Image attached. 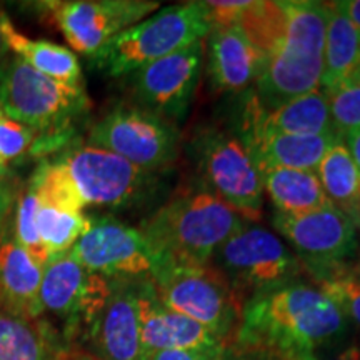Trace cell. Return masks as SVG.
<instances>
[{"mask_svg":"<svg viewBox=\"0 0 360 360\" xmlns=\"http://www.w3.org/2000/svg\"><path fill=\"white\" fill-rule=\"evenodd\" d=\"M328 17L323 47L321 87H335L350 77L360 65V34L345 15L340 2H327Z\"/></svg>","mask_w":360,"mask_h":360,"instance_id":"obj_24","label":"cell"},{"mask_svg":"<svg viewBox=\"0 0 360 360\" xmlns=\"http://www.w3.org/2000/svg\"><path fill=\"white\" fill-rule=\"evenodd\" d=\"M112 278L90 272L67 252L44 265L40 305L64 326V342L84 339L110 295Z\"/></svg>","mask_w":360,"mask_h":360,"instance_id":"obj_10","label":"cell"},{"mask_svg":"<svg viewBox=\"0 0 360 360\" xmlns=\"http://www.w3.org/2000/svg\"><path fill=\"white\" fill-rule=\"evenodd\" d=\"M287 22L289 17L285 2H249L237 27L249 42L269 58L282 44Z\"/></svg>","mask_w":360,"mask_h":360,"instance_id":"obj_26","label":"cell"},{"mask_svg":"<svg viewBox=\"0 0 360 360\" xmlns=\"http://www.w3.org/2000/svg\"><path fill=\"white\" fill-rule=\"evenodd\" d=\"M90 219L84 214L67 212L57 207L42 204L37 210V231L51 259L64 255L89 231Z\"/></svg>","mask_w":360,"mask_h":360,"instance_id":"obj_27","label":"cell"},{"mask_svg":"<svg viewBox=\"0 0 360 360\" xmlns=\"http://www.w3.org/2000/svg\"><path fill=\"white\" fill-rule=\"evenodd\" d=\"M177 125L139 105H119L92 125L87 146L103 148L147 172L169 169L179 157Z\"/></svg>","mask_w":360,"mask_h":360,"instance_id":"obj_7","label":"cell"},{"mask_svg":"<svg viewBox=\"0 0 360 360\" xmlns=\"http://www.w3.org/2000/svg\"><path fill=\"white\" fill-rule=\"evenodd\" d=\"M212 27L205 2H186L160 8L110 40L90 57L109 77H125L142 67L202 42Z\"/></svg>","mask_w":360,"mask_h":360,"instance_id":"obj_4","label":"cell"},{"mask_svg":"<svg viewBox=\"0 0 360 360\" xmlns=\"http://www.w3.org/2000/svg\"><path fill=\"white\" fill-rule=\"evenodd\" d=\"M58 162L65 167L85 207L122 209L135 205L148 199L157 186L155 174L98 147L72 148Z\"/></svg>","mask_w":360,"mask_h":360,"instance_id":"obj_11","label":"cell"},{"mask_svg":"<svg viewBox=\"0 0 360 360\" xmlns=\"http://www.w3.org/2000/svg\"><path fill=\"white\" fill-rule=\"evenodd\" d=\"M193 152L210 193L227 202L245 222L262 217V174L238 135L209 130L195 139Z\"/></svg>","mask_w":360,"mask_h":360,"instance_id":"obj_8","label":"cell"},{"mask_svg":"<svg viewBox=\"0 0 360 360\" xmlns=\"http://www.w3.org/2000/svg\"><path fill=\"white\" fill-rule=\"evenodd\" d=\"M64 340L44 322L27 321L0 309V360H72Z\"/></svg>","mask_w":360,"mask_h":360,"instance_id":"obj_21","label":"cell"},{"mask_svg":"<svg viewBox=\"0 0 360 360\" xmlns=\"http://www.w3.org/2000/svg\"><path fill=\"white\" fill-rule=\"evenodd\" d=\"M2 34L6 47L13 56L20 57L40 74L69 85H82V69L79 58L70 49L49 42V40H32L19 32L8 17L2 15Z\"/></svg>","mask_w":360,"mask_h":360,"instance_id":"obj_23","label":"cell"},{"mask_svg":"<svg viewBox=\"0 0 360 360\" xmlns=\"http://www.w3.org/2000/svg\"><path fill=\"white\" fill-rule=\"evenodd\" d=\"M340 6L344 8L345 15L349 17V20L352 22V25L360 34V0H344V2H340Z\"/></svg>","mask_w":360,"mask_h":360,"instance_id":"obj_36","label":"cell"},{"mask_svg":"<svg viewBox=\"0 0 360 360\" xmlns=\"http://www.w3.org/2000/svg\"><path fill=\"white\" fill-rule=\"evenodd\" d=\"M207 11H209L210 27L214 29H229L236 27L242 12L249 6L247 0H238V2H231V0H219V2H205Z\"/></svg>","mask_w":360,"mask_h":360,"instance_id":"obj_33","label":"cell"},{"mask_svg":"<svg viewBox=\"0 0 360 360\" xmlns=\"http://www.w3.org/2000/svg\"><path fill=\"white\" fill-rule=\"evenodd\" d=\"M207 72L217 92H242L257 84L267 57L249 42L238 27L214 29L209 34Z\"/></svg>","mask_w":360,"mask_h":360,"instance_id":"obj_19","label":"cell"},{"mask_svg":"<svg viewBox=\"0 0 360 360\" xmlns=\"http://www.w3.org/2000/svg\"><path fill=\"white\" fill-rule=\"evenodd\" d=\"M222 360H260V359L254 357V355L245 354V352H240V350H237V349H229L227 347Z\"/></svg>","mask_w":360,"mask_h":360,"instance_id":"obj_39","label":"cell"},{"mask_svg":"<svg viewBox=\"0 0 360 360\" xmlns=\"http://www.w3.org/2000/svg\"><path fill=\"white\" fill-rule=\"evenodd\" d=\"M285 4L289 17L285 35L277 51L267 58L262 75L255 84V97L265 112L321 90L327 2L299 0Z\"/></svg>","mask_w":360,"mask_h":360,"instance_id":"obj_3","label":"cell"},{"mask_svg":"<svg viewBox=\"0 0 360 360\" xmlns=\"http://www.w3.org/2000/svg\"><path fill=\"white\" fill-rule=\"evenodd\" d=\"M72 360H96L94 357H87V355H80V354H74Z\"/></svg>","mask_w":360,"mask_h":360,"instance_id":"obj_41","label":"cell"},{"mask_svg":"<svg viewBox=\"0 0 360 360\" xmlns=\"http://www.w3.org/2000/svg\"><path fill=\"white\" fill-rule=\"evenodd\" d=\"M69 254L90 272L107 278L150 277L157 262L141 229L110 217L90 219L89 231Z\"/></svg>","mask_w":360,"mask_h":360,"instance_id":"obj_14","label":"cell"},{"mask_svg":"<svg viewBox=\"0 0 360 360\" xmlns=\"http://www.w3.org/2000/svg\"><path fill=\"white\" fill-rule=\"evenodd\" d=\"M4 114V112H2V109H0V115H2Z\"/></svg>","mask_w":360,"mask_h":360,"instance_id":"obj_44","label":"cell"},{"mask_svg":"<svg viewBox=\"0 0 360 360\" xmlns=\"http://www.w3.org/2000/svg\"><path fill=\"white\" fill-rule=\"evenodd\" d=\"M204 40L130 74L135 105L177 125L186 119L200 80Z\"/></svg>","mask_w":360,"mask_h":360,"instance_id":"obj_12","label":"cell"},{"mask_svg":"<svg viewBox=\"0 0 360 360\" xmlns=\"http://www.w3.org/2000/svg\"><path fill=\"white\" fill-rule=\"evenodd\" d=\"M37 132L29 125L17 122L7 115H0V159L6 164L20 159L32 147Z\"/></svg>","mask_w":360,"mask_h":360,"instance_id":"obj_32","label":"cell"},{"mask_svg":"<svg viewBox=\"0 0 360 360\" xmlns=\"http://www.w3.org/2000/svg\"><path fill=\"white\" fill-rule=\"evenodd\" d=\"M2 15L4 12L0 11V56H2L4 47H6V40H4V34H2Z\"/></svg>","mask_w":360,"mask_h":360,"instance_id":"obj_40","label":"cell"},{"mask_svg":"<svg viewBox=\"0 0 360 360\" xmlns=\"http://www.w3.org/2000/svg\"><path fill=\"white\" fill-rule=\"evenodd\" d=\"M339 142L334 132L317 135L294 134H262L244 142L259 170L294 169L315 172L323 155Z\"/></svg>","mask_w":360,"mask_h":360,"instance_id":"obj_20","label":"cell"},{"mask_svg":"<svg viewBox=\"0 0 360 360\" xmlns=\"http://www.w3.org/2000/svg\"><path fill=\"white\" fill-rule=\"evenodd\" d=\"M323 92L330 112L332 132L337 139L340 141L360 129V65L344 82Z\"/></svg>","mask_w":360,"mask_h":360,"instance_id":"obj_29","label":"cell"},{"mask_svg":"<svg viewBox=\"0 0 360 360\" xmlns=\"http://www.w3.org/2000/svg\"><path fill=\"white\" fill-rule=\"evenodd\" d=\"M159 7L148 0H74L51 4V12L72 51L94 57Z\"/></svg>","mask_w":360,"mask_h":360,"instance_id":"obj_13","label":"cell"},{"mask_svg":"<svg viewBox=\"0 0 360 360\" xmlns=\"http://www.w3.org/2000/svg\"><path fill=\"white\" fill-rule=\"evenodd\" d=\"M264 192L278 214L302 215L334 207L327 199L317 174L310 170L264 169Z\"/></svg>","mask_w":360,"mask_h":360,"instance_id":"obj_22","label":"cell"},{"mask_svg":"<svg viewBox=\"0 0 360 360\" xmlns=\"http://www.w3.org/2000/svg\"><path fill=\"white\" fill-rule=\"evenodd\" d=\"M13 202H15V187L6 175H0V238L12 217Z\"/></svg>","mask_w":360,"mask_h":360,"instance_id":"obj_35","label":"cell"},{"mask_svg":"<svg viewBox=\"0 0 360 360\" xmlns=\"http://www.w3.org/2000/svg\"><path fill=\"white\" fill-rule=\"evenodd\" d=\"M165 307L186 315L227 344L244 310L242 294L212 264H160L150 274Z\"/></svg>","mask_w":360,"mask_h":360,"instance_id":"obj_5","label":"cell"},{"mask_svg":"<svg viewBox=\"0 0 360 360\" xmlns=\"http://www.w3.org/2000/svg\"><path fill=\"white\" fill-rule=\"evenodd\" d=\"M354 272H355V276H357V277H359V278H360V264H359V267H357V269H355V270H354Z\"/></svg>","mask_w":360,"mask_h":360,"instance_id":"obj_43","label":"cell"},{"mask_svg":"<svg viewBox=\"0 0 360 360\" xmlns=\"http://www.w3.org/2000/svg\"><path fill=\"white\" fill-rule=\"evenodd\" d=\"M274 227L294 247L310 276L344 264L355 250V224L335 207L302 215H274Z\"/></svg>","mask_w":360,"mask_h":360,"instance_id":"obj_15","label":"cell"},{"mask_svg":"<svg viewBox=\"0 0 360 360\" xmlns=\"http://www.w3.org/2000/svg\"><path fill=\"white\" fill-rule=\"evenodd\" d=\"M29 186L37 192L42 204L57 207L67 212L84 214L85 204L80 199L77 188L60 162H45L35 170Z\"/></svg>","mask_w":360,"mask_h":360,"instance_id":"obj_28","label":"cell"},{"mask_svg":"<svg viewBox=\"0 0 360 360\" xmlns=\"http://www.w3.org/2000/svg\"><path fill=\"white\" fill-rule=\"evenodd\" d=\"M141 278H112L109 299L84 337L96 360H147L139 305Z\"/></svg>","mask_w":360,"mask_h":360,"instance_id":"obj_16","label":"cell"},{"mask_svg":"<svg viewBox=\"0 0 360 360\" xmlns=\"http://www.w3.org/2000/svg\"><path fill=\"white\" fill-rule=\"evenodd\" d=\"M212 259L238 292L252 295L292 283L304 270L302 260L277 237L249 224L225 240Z\"/></svg>","mask_w":360,"mask_h":360,"instance_id":"obj_9","label":"cell"},{"mask_svg":"<svg viewBox=\"0 0 360 360\" xmlns=\"http://www.w3.org/2000/svg\"><path fill=\"white\" fill-rule=\"evenodd\" d=\"M347 330V317L319 287L287 283L247 300L236 347L260 360H310Z\"/></svg>","mask_w":360,"mask_h":360,"instance_id":"obj_1","label":"cell"},{"mask_svg":"<svg viewBox=\"0 0 360 360\" xmlns=\"http://www.w3.org/2000/svg\"><path fill=\"white\" fill-rule=\"evenodd\" d=\"M344 146L347 147L350 157H352L355 165H357V169L360 170V129H357L355 132L349 134L347 137H345Z\"/></svg>","mask_w":360,"mask_h":360,"instance_id":"obj_37","label":"cell"},{"mask_svg":"<svg viewBox=\"0 0 360 360\" xmlns=\"http://www.w3.org/2000/svg\"><path fill=\"white\" fill-rule=\"evenodd\" d=\"M40 199L32 186H27L15 202V214H12V232L17 242L29 252L40 265L51 260L37 231V210Z\"/></svg>","mask_w":360,"mask_h":360,"instance_id":"obj_31","label":"cell"},{"mask_svg":"<svg viewBox=\"0 0 360 360\" xmlns=\"http://www.w3.org/2000/svg\"><path fill=\"white\" fill-rule=\"evenodd\" d=\"M330 204L360 225V170L344 142H337L315 169Z\"/></svg>","mask_w":360,"mask_h":360,"instance_id":"obj_25","label":"cell"},{"mask_svg":"<svg viewBox=\"0 0 360 360\" xmlns=\"http://www.w3.org/2000/svg\"><path fill=\"white\" fill-rule=\"evenodd\" d=\"M310 360H360V349L357 345H349L347 349H344L342 352L332 355V357H323L321 359L319 355H315Z\"/></svg>","mask_w":360,"mask_h":360,"instance_id":"obj_38","label":"cell"},{"mask_svg":"<svg viewBox=\"0 0 360 360\" xmlns=\"http://www.w3.org/2000/svg\"><path fill=\"white\" fill-rule=\"evenodd\" d=\"M89 107L82 85H69L40 74L20 57L0 64V109L35 132L56 134L69 127Z\"/></svg>","mask_w":360,"mask_h":360,"instance_id":"obj_6","label":"cell"},{"mask_svg":"<svg viewBox=\"0 0 360 360\" xmlns=\"http://www.w3.org/2000/svg\"><path fill=\"white\" fill-rule=\"evenodd\" d=\"M42 277L44 265L17 242L8 224L0 238V309L27 321L42 319Z\"/></svg>","mask_w":360,"mask_h":360,"instance_id":"obj_18","label":"cell"},{"mask_svg":"<svg viewBox=\"0 0 360 360\" xmlns=\"http://www.w3.org/2000/svg\"><path fill=\"white\" fill-rule=\"evenodd\" d=\"M139 305L142 345L147 359L162 350H188L222 342L199 322L165 307L155 294L150 277L141 278Z\"/></svg>","mask_w":360,"mask_h":360,"instance_id":"obj_17","label":"cell"},{"mask_svg":"<svg viewBox=\"0 0 360 360\" xmlns=\"http://www.w3.org/2000/svg\"><path fill=\"white\" fill-rule=\"evenodd\" d=\"M7 174V164L0 159V175H6Z\"/></svg>","mask_w":360,"mask_h":360,"instance_id":"obj_42","label":"cell"},{"mask_svg":"<svg viewBox=\"0 0 360 360\" xmlns=\"http://www.w3.org/2000/svg\"><path fill=\"white\" fill-rule=\"evenodd\" d=\"M312 277L319 289L334 300L345 317H350L360 326V278L355 276L354 270L340 264L314 274Z\"/></svg>","mask_w":360,"mask_h":360,"instance_id":"obj_30","label":"cell"},{"mask_svg":"<svg viewBox=\"0 0 360 360\" xmlns=\"http://www.w3.org/2000/svg\"><path fill=\"white\" fill-rule=\"evenodd\" d=\"M247 224L227 202L209 191H186L160 207L141 231L154 250L157 267L209 264L219 247Z\"/></svg>","mask_w":360,"mask_h":360,"instance_id":"obj_2","label":"cell"},{"mask_svg":"<svg viewBox=\"0 0 360 360\" xmlns=\"http://www.w3.org/2000/svg\"><path fill=\"white\" fill-rule=\"evenodd\" d=\"M229 345L225 342H219L205 347L188 349V350H162L152 354L147 360H222Z\"/></svg>","mask_w":360,"mask_h":360,"instance_id":"obj_34","label":"cell"}]
</instances>
